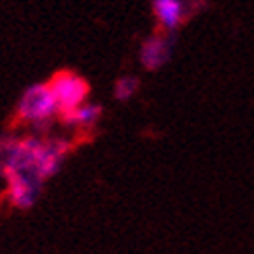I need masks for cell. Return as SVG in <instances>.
<instances>
[{"label": "cell", "mask_w": 254, "mask_h": 254, "mask_svg": "<svg viewBox=\"0 0 254 254\" xmlns=\"http://www.w3.org/2000/svg\"><path fill=\"white\" fill-rule=\"evenodd\" d=\"M56 118H60V108L48 81L33 83L21 93L15 106L17 122L29 124L33 128H46Z\"/></svg>", "instance_id": "obj_2"}, {"label": "cell", "mask_w": 254, "mask_h": 254, "mask_svg": "<svg viewBox=\"0 0 254 254\" xmlns=\"http://www.w3.org/2000/svg\"><path fill=\"white\" fill-rule=\"evenodd\" d=\"M50 89L58 101V108H60V114H66L70 110H74L77 106L85 104L89 99V87L87 79H83L79 72L74 70H58L52 74V79L48 81Z\"/></svg>", "instance_id": "obj_3"}, {"label": "cell", "mask_w": 254, "mask_h": 254, "mask_svg": "<svg viewBox=\"0 0 254 254\" xmlns=\"http://www.w3.org/2000/svg\"><path fill=\"white\" fill-rule=\"evenodd\" d=\"M205 0H151V12L159 31L178 33L190 17L202 8Z\"/></svg>", "instance_id": "obj_4"}, {"label": "cell", "mask_w": 254, "mask_h": 254, "mask_svg": "<svg viewBox=\"0 0 254 254\" xmlns=\"http://www.w3.org/2000/svg\"><path fill=\"white\" fill-rule=\"evenodd\" d=\"M138 89H141V79H138L136 74H122V77L114 81L112 95L116 101H120V104H128V101H132L136 97Z\"/></svg>", "instance_id": "obj_7"}, {"label": "cell", "mask_w": 254, "mask_h": 254, "mask_svg": "<svg viewBox=\"0 0 254 254\" xmlns=\"http://www.w3.org/2000/svg\"><path fill=\"white\" fill-rule=\"evenodd\" d=\"M104 118V106L95 104V101H85V104L77 106L74 110L66 112V114H60V120L64 126L74 130H81V132H89L93 130L95 126L101 122Z\"/></svg>", "instance_id": "obj_6"}, {"label": "cell", "mask_w": 254, "mask_h": 254, "mask_svg": "<svg viewBox=\"0 0 254 254\" xmlns=\"http://www.w3.org/2000/svg\"><path fill=\"white\" fill-rule=\"evenodd\" d=\"M66 138L10 136L2 138L0 163L6 180V196L17 209H31L42 194V186L54 178L70 153Z\"/></svg>", "instance_id": "obj_1"}, {"label": "cell", "mask_w": 254, "mask_h": 254, "mask_svg": "<svg viewBox=\"0 0 254 254\" xmlns=\"http://www.w3.org/2000/svg\"><path fill=\"white\" fill-rule=\"evenodd\" d=\"M176 44H178L176 33L155 31L147 35L141 42V46H138V54H136L141 68H145L147 72H159L163 66H168L174 56Z\"/></svg>", "instance_id": "obj_5"}]
</instances>
